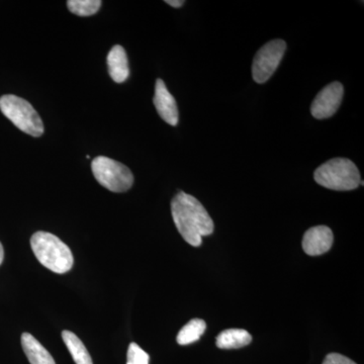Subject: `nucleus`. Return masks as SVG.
Returning <instances> with one entry per match:
<instances>
[{
	"label": "nucleus",
	"instance_id": "1",
	"mask_svg": "<svg viewBox=\"0 0 364 364\" xmlns=\"http://www.w3.org/2000/svg\"><path fill=\"white\" fill-rule=\"evenodd\" d=\"M171 214L179 234L193 247L202 245L203 237L214 232V222L202 203L183 191L172 200Z\"/></svg>",
	"mask_w": 364,
	"mask_h": 364
},
{
	"label": "nucleus",
	"instance_id": "2",
	"mask_svg": "<svg viewBox=\"0 0 364 364\" xmlns=\"http://www.w3.org/2000/svg\"><path fill=\"white\" fill-rule=\"evenodd\" d=\"M31 247L41 264L51 272L63 274L73 267L70 248L58 237L48 232H37L31 238Z\"/></svg>",
	"mask_w": 364,
	"mask_h": 364
},
{
	"label": "nucleus",
	"instance_id": "3",
	"mask_svg": "<svg viewBox=\"0 0 364 364\" xmlns=\"http://www.w3.org/2000/svg\"><path fill=\"white\" fill-rule=\"evenodd\" d=\"M318 186L332 191H353L360 186V173L351 160L346 158H333L318 166L314 173Z\"/></svg>",
	"mask_w": 364,
	"mask_h": 364
},
{
	"label": "nucleus",
	"instance_id": "4",
	"mask_svg": "<svg viewBox=\"0 0 364 364\" xmlns=\"http://www.w3.org/2000/svg\"><path fill=\"white\" fill-rule=\"evenodd\" d=\"M0 111L23 133L33 136L44 134V124L30 102L16 95H6L0 97Z\"/></svg>",
	"mask_w": 364,
	"mask_h": 364
},
{
	"label": "nucleus",
	"instance_id": "5",
	"mask_svg": "<svg viewBox=\"0 0 364 364\" xmlns=\"http://www.w3.org/2000/svg\"><path fill=\"white\" fill-rule=\"evenodd\" d=\"M91 170L98 183L112 193H124L133 186L134 176L131 170L111 158H95Z\"/></svg>",
	"mask_w": 364,
	"mask_h": 364
},
{
	"label": "nucleus",
	"instance_id": "6",
	"mask_svg": "<svg viewBox=\"0 0 364 364\" xmlns=\"http://www.w3.org/2000/svg\"><path fill=\"white\" fill-rule=\"evenodd\" d=\"M287 50V43L273 40L263 45L256 53L252 64V76L255 82L262 85L272 77L282 62Z\"/></svg>",
	"mask_w": 364,
	"mask_h": 364
},
{
	"label": "nucleus",
	"instance_id": "7",
	"mask_svg": "<svg viewBox=\"0 0 364 364\" xmlns=\"http://www.w3.org/2000/svg\"><path fill=\"white\" fill-rule=\"evenodd\" d=\"M343 95V85L338 81L326 85L314 100L311 114L317 119H329L338 111Z\"/></svg>",
	"mask_w": 364,
	"mask_h": 364
},
{
	"label": "nucleus",
	"instance_id": "8",
	"mask_svg": "<svg viewBox=\"0 0 364 364\" xmlns=\"http://www.w3.org/2000/svg\"><path fill=\"white\" fill-rule=\"evenodd\" d=\"M155 107L163 121L170 126H176L178 124V107H177L176 98L167 90L164 81L157 79L155 85V95L153 98Z\"/></svg>",
	"mask_w": 364,
	"mask_h": 364
},
{
	"label": "nucleus",
	"instance_id": "9",
	"mask_svg": "<svg viewBox=\"0 0 364 364\" xmlns=\"http://www.w3.org/2000/svg\"><path fill=\"white\" fill-rule=\"evenodd\" d=\"M333 241L334 236L329 227H313L304 235L303 249L308 255H322L331 249Z\"/></svg>",
	"mask_w": 364,
	"mask_h": 364
},
{
	"label": "nucleus",
	"instance_id": "10",
	"mask_svg": "<svg viewBox=\"0 0 364 364\" xmlns=\"http://www.w3.org/2000/svg\"><path fill=\"white\" fill-rule=\"evenodd\" d=\"M107 67L112 80L117 83H123L130 76L128 56L126 50L122 46L116 45L112 48L107 55Z\"/></svg>",
	"mask_w": 364,
	"mask_h": 364
},
{
	"label": "nucleus",
	"instance_id": "11",
	"mask_svg": "<svg viewBox=\"0 0 364 364\" xmlns=\"http://www.w3.org/2000/svg\"><path fill=\"white\" fill-rule=\"evenodd\" d=\"M21 346L31 364H56L50 352L30 333L21 335Z\"/></svg>",
	"mask_w": 364,
	"mask_h": 364
},
{
	"label": "nucleus",
	"instance_id": "12",
	"mask_svg": "<svg viewBox=\"0 0 364 364\" xmlns=\"http://www.w3.org/2000/svg\"><path fill=\"white\" fill-rule=\"evenodd\" d=\"M252 342L250 333L244 329H227L218 335L215 344L221 349H238Z\"/></svg>",
	"mask_w": 364,
	"mask_h": 364
},
{
	"label": "nucleus",
	"instance_id": "13",
	"mask_svg": "<svg viewBox=\"0 0 364 364\" xmlns=\"http://www.w3.org/2000/svg\"><path fill=\"white\" fill-rule=\"evenodd\" d=\"M62 339L65 343L67 349L70 352L72 358L76 364H93L90 352L86 349L83 342L74 334L73 332H62Z\"/></svg>",
	"mask_w": 364,
	"mask_h": 364
},
{
	"label": "nucleus",
	"instance_id": "14",
	"mask_svg": "<svg viewBox=\"0 0 364 364\" xmlns=\"http://www.w3.org/2000/svg\"><path fill=\"white\" fill-rule=\"evenodd\" d=\"M207 329V324L202 318H193L188 324L183 326L177 335V343L189 345L198 341Z\"/></svg>",
	"mask_w": 364,
	"mask_h": 364
},
{
	"label": "nucleus",
	"instance_id": "15",
	"mask_svg": "<svg viewBox=\"0 0 364 364\" xmlns=\"http://www.w3.org/2000/svg\"><path fill=\"white\" fill-rule=\"evenodd\" d=\"M102 2L100 0H69L67 7L72 14L79 16H93L100 11Z\"/></svg>",
	"mask_w": 364,
	"mask_h": 364
},
{
	"label": "nucleus",
	"instance_id": "16",
	"mask_svg": "<svg viewBox=\"0 0 364 364\" xmlns=\"http://www.w3.org/2000/svg\"><path fill=\"white\" fill-rule=\"evenodd\" d=\"M149 354L136 343H131L127 353V364H149Z\"/></svg>",
	"mask_w": 364,
	"mask_h": 364
},
{
	"label": "nucleus",
	"instance_id": "17",
	"mask_svg": "<svg viewBox=\"0 0 364 364\" xmlns=\"http://www.w3.org/2000/svg\"><path fill=\"white\" fill-rule=\"evenodd\" d=\"M323 364H356L350 358L339 353H330L326 356Z\"/></svg>",
	"mask_w": 364,
	"mask_h": 364
},
{
	"label": "nucleus",
	"instance_id": "18",
	"mask_svg": "<svg viewBox=\"0 0 364 364\" xmlns=\"http://www.w3.org/2000/svg\"><path fill=\"white\" fill-rule=\"evenodd\" d=\"M165 2H166L168 6L176 7V9H179V7H181L184 4L183 0H166Z\"/></svg>",
	"mask_w": 364,
	"mask_h": 364
},
{
	"label": "nucleus",
	"instance_id": "19",
	"mask_svg": "<svg viewBox=\"0 0 364 364\" xmlns=\"http://www.w3.org/2000/svg\"><path fill=\"white\" fill-rule=\"evenodd\" d=\"M4 247H2V244L0 243V265H1L2 261H4Z\"/></svg>",
	"mask_w": 364,
	"mask_h": 364
}]
</instances>
